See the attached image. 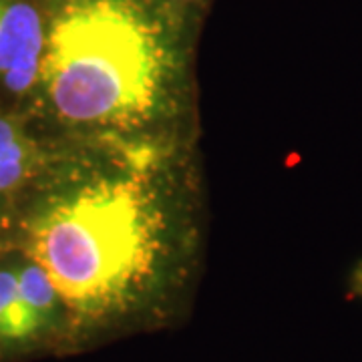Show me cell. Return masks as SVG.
I'll use <instances>...</instances> for the list:
<instances>
[{"label":"cell","instance_id":"1","mask_svg":"<svg viewBox=\"0 0 362 362\" xmlns=\"http://www.w3.org/2000/svg\"><path fill=\"white\" fill-rule=\"evenodd\" d=\"M26 247L66 310L81 322H105L135 308L153 284L161 216L137 181L93 180L40 207Z\"/></svg>","mask_w":362,"mask_h":362},{"label":"cell","instance_id":"2","mask_svg":"<svg viewBox=\"0 0 362 362\" xmlns=\"http://www.w3.org/2000/svg\"><path fill=\"white\" fill-rule=\"evenodd\" d=\"M168 75V40L137 0H73L49 21L40 83L71 123H137Z\"/></svg>","mask_w":362,"mask_h":362},{"label":"cell","instance_id":"3","mask_svg":"<svg viewBox=\"0 0 362 362\" xmlns=\"http://www.w3.org/2000/svg\"><path fill=\"white\" fill-rule=\"evenodd\" d=\"M49 23L35 0H0V81L26 93L40 81Z\"/></svg>","mask_w":362,"mask_h":362},{"label":"cell","instance_id":"4","mask_svg":"<svg viewBox=\"0 0 362 362\" xmlns=\"http://www.w3.org/2000/svg\"><path fill=\"white\" fill-rule=\"evenodd\" d=\"M16 286L33 337H40L54 324L57 312L63 306V302L49 280L47 272L35 262L16 268Z\"/></svg>","mask_w":362,"mask_h":362},{"label":"cell","instance_id":"5","mask_svg":"<svg viewBox=\"0 0 362 362\" xmlns=\"http://www.w3.org/2000/svg\"><path fill=\"white\" fill-rule=\"evenodd\" d=\"M33 338L18 296L16 270H0V344H21Z\"/></svg>","mask_w":362,"mask_h":362},{"label":"cell","instance_id":"6","mask_svg":"<svg viewBox=\"0 0 362 362\" xmlns=\"http://www.w3.org/2000/svg\"><path fill=\"white\" fill-rule=\"evenodd\" d=\"M37 161V151L28 137L11 143L6 149L0 151V195L13 192L30 175Z\"/></svg>","mask_w":362,"mask_h":362},{"label":"cell","instance_id":"7","mask_svg":"<svg viewBox=\"0 0 362 362\" xmlns=\"http://www.w3.org/2000/svg\"><path fill=\"white\" fill-rule=\"evenodd\" d=\"M23 135H25V133L18 129L11 119L0 117V151L6 149V147H8L11 143L16 141V139H21Z\"/></svg>","mask_w":362,"mask_h":362}]
</instances>
